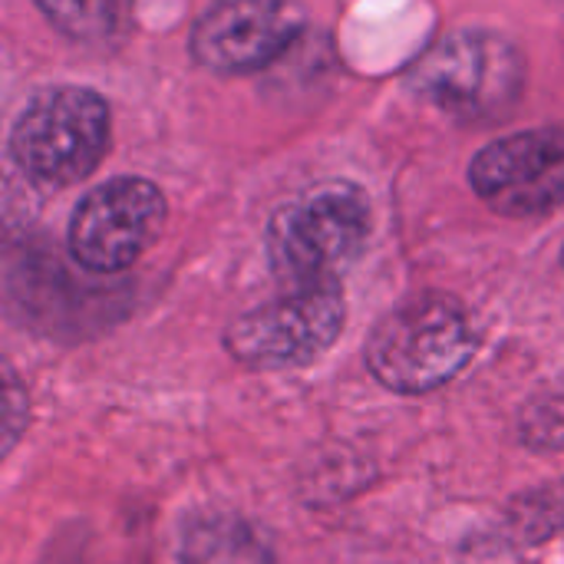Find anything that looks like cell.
I'll return each instance as SVG.
<instances>
[{
	"mask_svg": "<svg viewBox=\"0 0 564 564\" xmlns=\"http://www.w3.org/2000/svg\"><path fill=\"white\" fill-rule=\"evenodd\" d=\"M522 436L535 449H564V397H549L525 410Z\"/></svg>",
	"mask_w": 564,
	"mask_h": 564,
	"instance_id": "12",
	"label": "cell"
},
{
	"mask_svg": "<svg viewBox=\"0 0 564 564\" xmlns=\"http://www.w3.org/2000/svg\"><path fill=\"white\" fill-rule=\"evenodd\" d=\"M36 10L69 40L106 46L129 30L132 0H33Z\"/></svg>",
	"mask_w": 564,
	"mask_h": 564,
	"instance_id": "9",
	"label": "cell"
},
{
	"mask_svg": "<svg viewBox=\"0 0 564 564\" xmlns=\"http://www.w3.org/2000/svg\"><path fill=\"white\" fill-rule=\"evenodd\" d=\"M509 525L522 545H542L564 532V479L519 496L509 509Z\"/></svg>",
	"mask_w": 564,
	"mask_h": 564,
	"instance_id": "11",
	"label": "cell"
},
{
	"mask_svg": "<svg viewBox=\"0 0 564 564\" xmlns=\"http://www.w3.org/2000/svg\"><path fill=\"white\" fill-rule=\"evenodd\" d=\"M304 26L297 0H215L192 30V56L212 73H254L288 53Z\"/></svg>",
	"mask_w": 564,
	"mask_h": 564,
	"instance_id": "8",
	"label": "cell"
},
{
	"mask_svg": "<svg viewBox=\"0 0 564 564\" xmlns=\"http://www.w3.org/2000/svg\"><path fill=\"white\" fill-rule=\"evenodd\" d=\"M347 304L337 278L288 284L274 301L241 314L225 330L228 354L258 370L314 364L344 330Z\"/></svg>",
	"mask_w": 564,
	"mask_h": 564,
	"instance_id": "5",
	"label": "cell"
},
{
	"mask_svg": "<svg viewBox=\"0 0 564 564\" xmlns=\"http://www.w3.org/2000/svg\"><path fill=\"white\" fill-rule=\"evenodd\" d=\"M479 334L459 297L423 291L397 304L367 340L370 373L393 393L420 397L456 380L476 357Z\"/></svg>",
	"mask_w": 564,
	"mask_h": 564,
	"instance_id": "1",
	"label": "cell"
},
{
	"mask_svg": "<svg viewBox=\"0 0 564 564\" xmlns=\"http://www.w3.org/2000/svg\"><path fill=\"white\" fill-rule=\"evenodd\" d=\"M562 261H564V254H562Z\"/></svg>",
	"mask_w": 564,
	"mask_h": 564,
	"instance_id": "13",
	"label": "cell"
},
{
	"mask_svg": "<svg viewBox=\"0 0 564 564\" xmlns=\"http://www.w3.org/2000/svg\"><path fill=\"white\" fill-rule=\"evenodd\" d=\"M109 149V106L86 86L36 93L10 129V155L40 185L83 182Z\"/></svg>",
	"mask_w": 564,
	"mask_h": 564,
	"instance_id": "3",
	"label": "cell"
},
{
	"mask_svg": "<svg viewBox=\"0 0 564 564\" xmlns=\"http://www.w3.org/2000/svg\"><path fill=\"white\" fill-rule=\"evenodd\" d=\"M165 225V198L149 178H109L86 192L69 221V254L96 274L135 264Z\"/></svg>",
	"mask_w": 564,
	"mask_h": 564,
	"instance_id": "6",
	"label": "cell"
},
{
	"mask_svg": "<svg viewBox=\"0 0 564 564\" xmlns=\"http://www.w3.org/2000/svg\"><path fill=\"white\" fill-rule=\"evenodd\" d=\"M182 564H268V552L241 519L212 516L185 532Z\"/></svg>",
	"mask_w": 564,
	"mask_h": 564,
	"instance_id": "10",
	"label": "cell"
},
{
	"mask_svg": "<svg viewBox=\"0 0 564 564\" xmlns=\"http://www.w3.org/2000/svg\"><path fill=\"white\" fill-rule=\"evenodd\" d=\"M525 56L492 30H456L430 46L410 69L416 96L463 122H496L525 93Z\"/></svg>",
	"mask_w": 564,
	"mask_h": 564,
	"instance_id": "2",
	"label": "cell"
},
{
	"mask_svg": "<svg viewBox=\"0 0 564 564\" xmlns=\"http://www.w3.org/2000/svg\"><path fill=\"white\" fill-rule=\"evenodd\" d=\"M476 195L499 215H545L564 202V129H532L489 142L469 165Z\"/></svg>",
	"mask_w": 564,
	"mask_h": 564,
	"instance_id": "7",
	"label": "cell"
},
{
	"mask_svg": "<svg viewBox=\"0 0 564 564\" xmlns=\"http://www.w3.org/2000/svg\"><path fill=\"white\" fill-rule=\"evenodd\" d=\"M370 238V202L350 182H324L288 202L268 225V258L284 284L337 278Z\"/></svg>",
	"mask_w": 564,
	"mask_h": 564,
	"instance_id": "4",
	"label": "cell"
}]
</instances>
